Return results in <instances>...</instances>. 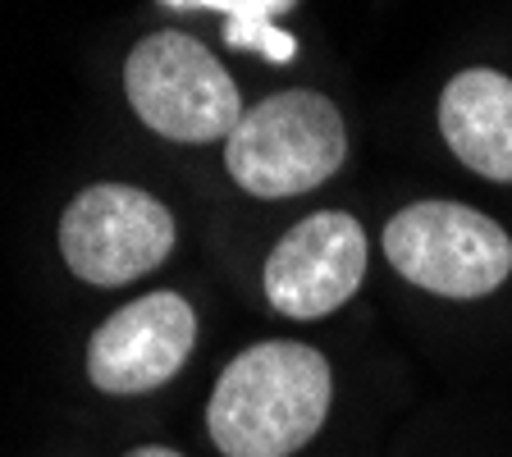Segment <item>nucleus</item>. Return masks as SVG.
<instances>
[{
    "label": "nucleus",
    "mask_w": 512,
    "mask_h": 457,
    "mask_svg": "<svg viewBox=\"0 0 512 457\" xmlns=\"http://www.w3.org/2000/svg\"><path fill=\"white\" fill-rule=\"evenodd\" d=\"M439 133L480 179L512 183V78L499 69H462L439 96Z\"/></svg>",
    "instance_id": "6e6552de"
},
{
    "label": "nucleus",
    "mask_w": 512,
    "mask_h": 457,
    "mask_svg": "<svg viewBox=\"0 0 512 457\" xmlns=\"http://www.w3.org/2000/svg\"><path fill=\"white\" fill-rule=\"evenodd\" d=\"M348 156L343 115L320 92H279L252 106L224 142V165L252 197H298L334 179Z\"/></svg>",
    "instance_id": "f03ea898"
},
{
    "label": "nucleus",
    "mask_w": 512,
    "mask_h": 457,
    "mask_svg": "<svg viewBox=\"0 0 512 457\" xmlns=\"http://www.w3.org/2000/svg\"><path fill=\"white\" fill-rule=\"evenodd\" d=\"M224 42L234 46V51L266 55V60H275V64H288L293 55H298V42H293L288 32H279L270 19H229Z\"/></svg>",
    "instance_id": "1a4fd4ad"
},
{
    "label": "nucleus",
    "mask_w": 512,
    "mask_h": 457,
    "mask_svg": "<svg viewBox=\"0 0 512 457\" xmlns=\"http://www.w3.org/2000/svg\"><path fill=\"white\" fill-rule=\"evenodd\" d=\"M197 343V316L179 293H147L96 325L87 343V375L101 394L133 398L151 394L179 375Z\"/></svg>",
    "instance_id": "0eeeda50"
},
{
    "label": "nucleus",
    "mask_w": 512,
    "mask_h": 457,
    "mask_svg": "<svg viewBox=\"0 0 512 457\" xmlns=\"http://www.w3.org/2000/svg\"><path fill=\"white\" fill-rule=\"evenodd\" d=\"M384 256L439 298H485L512 275V238L458 202H416L384 224Z\"/></svg>",
    "instance_id": "20e7f679"
},
{
    "label": "nucleus",
    "mask_w": 512,
    "mask_h": 457,
    "mask_svg": "<svg viewBox=\"0 0 512 457\" xmlns=\"http://www.w3.org/2000/svg\"><path fill=\"white\" fill-rule=\"evenodd\" d=\"M330 362L293 339L238 352L215 380L206 430L224 457H288L330 416Z\"/></svg>",
    "instance_id": "f257e3e1"
},
{
    "label": "nucleus",
    "mask_w": 512,
    "mask_h": 457,
    "mask_svg": "<svg viewBox=\"0 0 512 457\" xmlns=\"http://www.w3.org/2000/svg\"><path fill=\"white\" fill-rule=\"evenodd\" d=\"M124 457H183V453H174V448H160V444H147V448H133V453H124Z\"/></svg>",
    "instance_id": "9b49d317"
},
{
    "label": "nucleus",
    "mask_w": 512,
    "mask_h": 457,
    "mask_svg": "<svg viewBox=\"0 0 512 457\" xmlns=\"http://www.w3.org/2000/svg\"><path fill=\"white\" fill-rule=\"evenodd\" d=\"M179 10H224L229 19H270V14L288 10L293 0H165Z\"/></svg>",
    "instance_id": "9d476101"
},
{
    "label": "nucleus",
    "mask_w": 512,
    "mask_h": 457,
    "mask_svg": "<svg viewBox=\"0 0 512 457\" xmlns=\"http://www.w3.org/2000/svg\"><path fill=\"white\" fill-rule=\"evenodd\" d=\"M366 234L357 215L316 211L293 224L266 261V298L288 320H320L362 288Z\"/></svg>",
    "instance_id": "423d86ee"
},
{
    "label": "nucleus",
    "mask_w": 512,
    "mask_h": 457,
    "mask_svg": "<svg viewBox=\"0 0 512 457\" xmlns=\"http://www.w3.org/2000/svg\"><path fill=\"white\" fill-rule=\"evenodd\" d=\"M128 106L170 142H229L247 115L234 78L188 32H151L124 64Z\"/></svg>",
    "instance_id": "7ed1b4c3"
},
{
    "label": "nucleus",
    "mask_w": 512,
    "mask_h": 457,
    "mask_svg": "<svg viewBox=\"0 0 512 457\" xmlns=\"http://www.w3.org/2000/svg\"><path fill=\"white\" fill-rule=\"evenodd\" d=\"M60 252L83 284L119 288L174 252V215L133 183H92L60 215Z\"/></svg>",
    "instance_id": "39448f33"
}]
</instances>
